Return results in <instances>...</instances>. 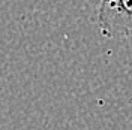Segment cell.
<instances>
[{"label":"cell","instance_id":"1","mask_svg":"<svg viewBox=\"0 0 132 130\" xmlns=\"http://www.w3.org/2000/svg\"><path fill=\"white\" fill-rule=\"evenodd\" d=\"M96 24L107 39L132 42V0H99Z\"/></svg>","mask_w":132,"mask_h":130}]
</instances>
